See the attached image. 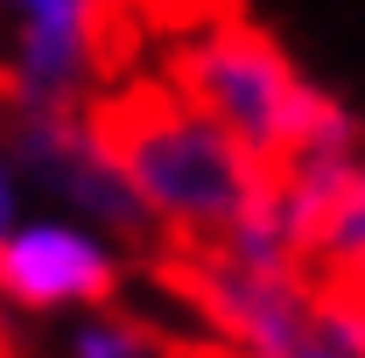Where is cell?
<instances>
[{
    "instance_id": "cell-7",
    "label": "cell",
    "mask_w": 365,
    "mask_h": 358,
    "mask_svg": "<svg viewBox=\"0 0 365 358\" xmlns=\"http://www.w3.org/2000/svg\"><path fill=\"white\" fill-rule=\"evenodd\" d=\"M344 288H359V295H365V274H351V281H344Z\"/></svg>"
},
{
    "instance_id": "cell-2",
    "label": "cell",
    "mask_w": 365,
    "mask_h": 358,
    "mask_svg": "<svg viewBox=\"0 0 365 358\" xmlns=\"http://www.w3.org/2000/svg\"><path fill=\"white\" fill-rule=\"evenodd\" d=\"M169 85L204 120H218L239 148H253L267 169L317 162V155H330V162L365 155V120L323 85H309L288 63V49L239 14L204 21L169 49Z\"/></svg>"
},
{
    "instance_id": "cell-5",
    "label": "cell",
    "mask_w": 365,
    "mask_h": 358,
    "mask_svg": "<svg viewBox=\"0 0 365 358\" xmlns=\"http://www.w3.org/2000/svg\"><path fill=\"white\" fill-rule=\"evenodd\" d=\"M120 274H127L120 246L71 218H29L0 246V295L29 316H56V310L98 316L120 295Z\"/></svg>"
},
{
    "instance_id": "cell-3",
    "label": "cell",
    "mask_w": 365,
    "mask_h": 358,
    "mask_svg": "<svg viewBox=\"0 0 365 358\" xmlns=\"http://www.w3.org/2000/svg\"><path fill=\"white\" fill-rule=\"evenodd\" d=\"M0 155L14 162V176L36 183L56 211L85 218V232L134 246L140 260L162 253V225L148 218L134 183L120 176V162L106 155V140L91 134V113H63V106H29L14 91H0Z\"/></svg>"
},
{
    "instance_id": "cell-6",
    "label": "cell",
    "mask_w": 365,
    "mask_h": 358,
    "mask_svg": "<svg viewBox=\"0 0 365 358\" xmlns=\"http://www.w3.org/2000/svg\"><path fill=\"white\" fill-rule=\"evenodd\" d=\"M14 225H21V176H14V162L0 155V246L14 239Z\"/></svg>"
},
{
    "instance_id": "cell-8",
    "label": "cell",
    "mask_w": 365,
    "mask_h": 358,
    "mask_svg": "<svg viewBox=\"0 0 365 358\" xmlns=\"http://www.w3.org/2000/svg\"><path fill=\"white\" fill-rule=\"evenodd\" d=\"M0 358H14V352H7V344H0Z\"/></svg>"
},
{
    "instance_id": "cell-4",
    "label": "cell",
    "mask_w": 365,
    "mask_h": 358,
    "mask_svg": "<svg viewBox=\"0 0 365 358\" xmlns=\"http://www.w3.org/2000/svg\"><path fill=\"white\" fill-rule=\"evenodd\" d=\"M120 7L127 0H0V21L14 29L0 91L29 106L91 113L120 63Z\"/></svg>"
},
{
    "instance_id": "cell-1",
    "label": "cell",
    "mask_w": 365,
    "mask_h": 358,
    "mask_svg": "<svg viewBox=\"0 0 365 358\" xmlns=\"http://www.w3.org/2000/svg\"><path fill=\"white\" fill-rule=\"evenodd\" d=\"M91 134L162 225V246H218L274 197V169L218 120H204L169 78L106 85L91 106Z\"/></svg>"
}]
</instances>
